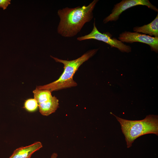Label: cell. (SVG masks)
I'll return each mask as SVG.
<instances>
[{
	"mask_svg": "<svg viewBox=\"0 0 158 158\" xmlns=\"http://www.w3.org/2000/svg\"><path fill=\"white\" fill-rule=\"evenodd\" d=\"M11 0H0V8L4 10L6 9L9 5L11 4Z\"/></svg>",
	"mask_w": 158,
	"mask_h": 158,
	"instance_id": "cell-12",
	"label": "cell"
},
{
	"mask_svg": "<svg viewBox=\"0 0 158 158\" xmlns=\"http://www.w3.org/2000/svg\"><path fill=\"white\" fill-rule=\"evenodd\" d=\"M138 5L146 6L158 12V9L148 0H123L114 5L111 13L105 18L103 22L106 24L109 22L115 21L119 18L120 15L124 11L133 7Z\"/></svg>",
	"mask_w": 158,
	"mask_h": 158,
	"instance_id": "cell-5",
	"label": "cell"
},
{
	"mask_svg": "<svg viewBox=\"0 0 158 158\" xmlns=\"http://www.w3.org/2000/svg\"><path fill=\"white\" fill-rule=\"evenodd\" d=\"M59 101L54 96L47 102L38 104L40 113L43 116H48L55 112L59 107Z\"/></svg>",
	"mask_w": 158,
	"mask_h": 158,
	"instance_id": "cell-9",
	"label": "cell"
},
{
	"mask_svg": "<svg viewBox=\"0 0 158 158\" xmlns=\"http://www.w3.org/2000/svg\"><path fill=\"white\" fill-rule=\"evenodd\" d=\"M92 30L89 34L78 37L77 40L79 41L94 39L103 42L110 46L111 48L115 47L118 49L122 52L129 53L131 51V47L129 46L124 44L115 38H111L108 32L102 33L97 28L95 20L93 24Z\"/></svg>",
	"mask_w": 158,
	"mask_h": 158,
	"instance_id": "cell-4",
	"label": "cell"
},
{
	"mask_svg": "<svg viewBox=\"0 0 158 158\" xmlns=\"http://www.w3.org/2000/svg\"><path fill=\"white\" fill-rule=\"evenodd\" d=\"M58 154L55 152L53 153L51 155L50 158H57Z\"/></svg>",
	"mask_w": 158,
	"mask_h": 158,
	"instance_id": "cell-13",
	"label": "cell"
},
{
	"mask_svg": "<svg viewBox=\"0 0 158 158\" xmlns=\"http://www.w3.org/2000/svg\"><path fill=\"white\" fill-rule=\"evenodd\" d=\"M118 39L122 42L132 44L140 42L149 45L152 51L158 52V37L130 31H125L119 35Z\"/></svg>",
	"mask_w": 158,
	"mask_h": 158,
	"instance_id": "cell-6",
	"label": "cell"
},
{
	"mask_svg": "<svg viewBox=\"0 0 158 158\" xmlns=\"http://www.w3.org/2000/svg\"><path fill=\"white\" fill-rule=\"evenodd\" d=\"M42 147L40 142H36L30 145L16 149L9 158H30L34 153Z\"/></svg>",
	"mask_w": 158,
	"mask_h": 158,
	"instance_id": "cell-7",
	"label": "cell"
},
{
	"mask_svg": "<svg viewBox=\"0 0 158 158\" xmlns=\"http://www.w3.org/2000/svg\"><path fill=\"white\" fill-rule=\"evenodd\" d=\"M33 93L34 98L38 104L47 102L53 97L50 91L47 90H40L36 88L33 90Z\"/></svg>",
	"mask_w": 158,
	"mask_h": 158,
	"instance_id": "cell-10",
	"label": "cell"
},
{
	"mask_svg": "<svg viewBox=\"0 0 158 158\" xmlns=\"http://www.w3.org/2000/svg\"><path fill=\"white\" fill-rule=\"evenodd\" d=\"M119 122L121 129L125 138L127 147L132 146L134 141L145 134L152 133L158 135L157 115H149L143 119L131 121L119 117L113 114Z\"/></svg>",
	"mask_w": 158,
	"mask_h": 158,
	"instance_id": "cell-3",
	"label": "cell"
},
{
	"mask_svg": "<svg viewBox=\"0 0 158 158\" xmlns=\"http://www.w3.org/2000/svg\"><path fill=\"white\" fill-rule=\"evenodd\" d=\"M135 32L142 33L149 36L158 37V13L155 18L150 23L141 26H136L133 28Z\"/></svg>",
	"mask_w": 158,
	"mask_h": 158,
	"instance_id": "cell-8",
	"label": "cell"
},
{
	"mask_svg": "<svg viewBox=\"0 0 158 158\" xmlns=\"http://www.w3.org/2000/svg\"><path fill=\"white\" fill-rule=\"evenodd\" d=\"M23 107L28 112H34L37 109L38 107V103L34 98L28 99L25 102Z\"/></svg>",
	"mask_w": 158,
	"mask_h": 158,
	"instance_id": "cell-11",
	"label": "cell"
},
{
	"mask_svg": "<svg viewBox=\"0 0 158 158\" xmlns=\"http://www.w3.org/2000/svg\"><path fill=\"white\" fill-rule=\"evenodd\" d=\"M98 1L94 0L87 6L67 7L59 10L57 14L60 21L57 27L58 33L65 37L76 35L85 24L93 18V11Z\"/></svg>",
	"mask_w": 158,
	"mask_h": 158,
	"instance_id": "cell-1",
	"label": "cell"
},
{
	"mask_svg": "<svg viewBox=\"0 0 158 158\" xmlns=\"http://www.w3.org/2000/svg\"><path fill=\"white\" fill-rule=\"evenodd\" d=\"M99 49L97 48L88 50L80 57L72 60H62L50 56L56 62L63 64V72L56 80L43 85L37 86L36 88L40 90H49L51 92L77 86V83L73 79L75 73L79 67L94 55Z\"/></svg>",
	"mask_w": 158,
	"mask_h": 158,
	"instance_id": "cell-2",
	"label": "cell"
}]
</instances>
